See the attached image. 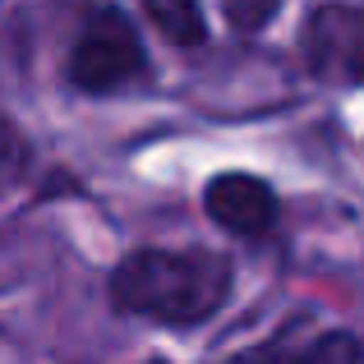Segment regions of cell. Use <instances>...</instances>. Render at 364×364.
Wrapping results in <instances>:
<instances>
[{"instance_id":"obj_3","label":"cell","mask_w":364,"mask_h":364,"mask_svg":"<svg viewBox=\"0 0 364 364\" xmlns=\"http://www.w3.org/2000/svg\"><path fill=\"white\" fill-rule=\"evenodd\" d=\"M304 65L314 79L360 83L364 79V5H323L304 23Z\"/></svg>"},{"instance_id":"obj_8","label":"cell","mask_w":364,"mask_h":364,"mask_svg":"<svg viewBox=\"0 0 364 364\" xmlns=\"http://www.w3.org/2000/svg\"><path fill=\"white\" fill-rule=\"evenodd\" d=\"M148 364H166V360H148Z\"/></svg>"},{"instance_id":"obj_1","label":"cell","mask_w":364,"mask_h":364,"mask_svg":"<svg viewBox=\"0 0 364 364\" xmlns=\"http://www.w3.org/2000/svg\"><path fill=\"white\" fill-rule=\"evenodd\" d=\"M231 291V263L213 249H139L111 272V304L171 328L203 323Z\"/></svg>"},{"instance_id":"obj_7","label":"cell","mask_w":364,"mask_h":364,"mask_svg":"<svg viewBox=\"0 0 364 364\" xmlns=\"http://www.w3.org/2000/svg\"><path fill=\"white\" fill-rule=\"evenodd\" d=\"M277 5H282V0H226V18L249 33V28H263L267 18L277 14Z\"/></svg>"},{"instance_id":"obj_5","label":"cell","mask_w":364,"mask_h":364,"mask_svg":"<svg viewBox=\"0 0 364 364\" xmlns=\"http://www.w3.org/2000/svg\"><path fill=\"white\" fill-rule=\"evenodd\" d=\"M245 364H364V350L346 332H328V337H314V341L267 346V350H258V355H249Z\"/></svg>"},{"instance_id":"obj_6","label":"cell","mask_w":364,"mask_h":364,"mask_svg":"<svg viewBox=\"0 0 364 364\" xmlns=\"http://www.w3.org/2000/svg\"><path fill=\"white\" fill-rule=\"evenodd\" d=\"M152 28L176 46H198L208 37V18L198 0H143Z\"/></svg>"},{"instance_id":"obj_4","label":"cell","mask_w":364,"mask_h":364,"mask_svg":"<svg viewBox=\"0 0 364 364\" xmlns=\"http://www.w3.org/2000/svg\"><path fill=\"white\" fill-rule=\"evenodd\" d=\"M203 208L231 235H267L277 226V194L258 176L226 171L203 189Z\"/></svg>"},{"instance_id":"obj_2","label":"cell","mask_w":364,"mask_h":364,"mask_svg":"<svg viewBox=\"0 0 364 364\" xmlns=\"http://www.w3.org/2000/svg\"><path fill=\"white\" fill-rule=\"evenodd\" d=\"M148 55L120 9H92L70 55V83L79 92H116L124 83L143 79Z\"/></svg>"}]
</instances>
